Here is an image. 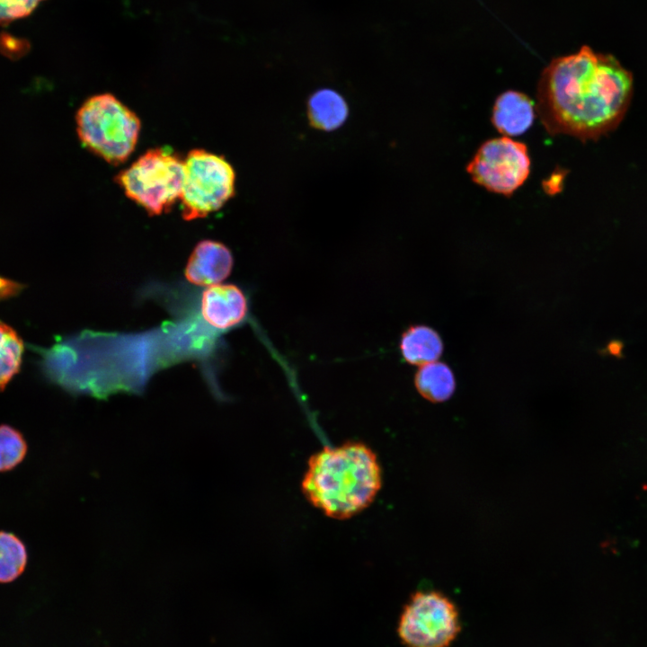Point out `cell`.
Listing matches in <instances>:
<instances>
[{
	"label": "cell",
	"mask_w": 647,
	"mask_h": 647,
	"mask_svg": "<svg viewBox=\"0 0 647 647\" xmlns=\"http://www.w3.org/2000/svg\"><path fill=\"white\" fill-rule=\"evenodd\" d=\"M633 75L612 55L583 46L541 74L537 111L546 130L597 139L617 127L633 94Z\"/></svg>",
	"instance_id": "obj_1"
},
{
	"label": "cell",
	"mask_w": 647,
	"mask_h": 647,
	"mask_svg": "<svg viewBox=\"0 0 647 647\" xmlns=\"http://www.w3.org/2000/svg\"><path fill=\"white\" fill-rule=\"evenodd\" d=\"M381 484V468L373 450L360 442H347L310 457L302 492L326 516L346 519L368 507Z\"/></svg>",
	"instance_id": "obj_2"
},
{
	"label": "cell",
	"mask_w": 647,
	"mask_h": 647,
	"mask_svg": "<svg viewBox=\"0 0 647 647\" xmlns=\"http://www.w3.org/2000/svg\"><path fill=\"white\" fill-rule=\"evenodd\" d=\"M75 123L82 145L113 165L133 153L141 128L137 114L109 93L87 98L76 111Z\"/></svg>",
	"instance_id": "obj_3"
},
{
	"label": "cell",
	"mask_w": 647,
	"mask_h": 647,
	"mask_svg": "<svg viewBox=\"0 0 647 647\" xmlns=\"http://www.w3.org/2000/svg\"><path fill=\"white\" fill-rule=\"evenodd\" d=\"M115 181L149 216H159L180 199L183 159L167 146L151 148L120 171Z\"/></svg>",
	"instance_id": "obj_4"
},
{
	"label": "cell",
	"mask_w": 647,
	"mask_h": 647,
	"mask_svg": "<svg viewBox=\"0 0 647 647\" xmlns=\"http://www.w3.org/2000/svg\"><path fill=\"white\" fill-rule=\"evenodd\" d=\"M235 172L222 155L201 148L191 150L183 159L180 200L186 221L203 218L220 209L234 195Z\"/></svg>",
	"instance_id": "obj_5"
},
{
	"label": "cell",
	"mask_w": 647,
	"mask_h": 647,
	"mask_svg": "<svg viewBox=\"0 0 647 647\" xmlns=\"http://www.w3.org/2000/svg\"><path fill=\"white\" fill-rule=\"evenodd\" d=\"M461 631L456 605L438 590H418L403 607L397 634L405 647H449Z\"/></svg>",
	"instance_id": "obj_6"
},
{
	"label": "cell",
	"mask_w": 647,
	"mask_h": 647,
	"mask_svg": "<svg viewBox=\"0 0 647 647\" xmlns=\"http://www.w3.org/2000/svg\"><path fill=\"white\" fill-rule=\"evenodd\" d=\"M472 180L499 194L510 196L527 180L530 159L526 145L507 137L484 142L467 164Z\"/></svg>",
	"instance_id": "obj_7"
},
{
	"label": "cell",
	"mask_w": 647,
	"mask_h": 647,
	"mask_svg": "<svg viewBox=\"0 0 647 647\" xmlns=\"http://www.w3.org/2000/svg\"><path fill=\"white\" fill-rule=\"evenodd\" d=\"M234 259L231 251L214 240L199 242L191 253L185 270L186 279L199 287L219 284L231 273Z\"/></svg>",
	"instance_id": "obj_8"
},
{
	"label": "cell",
	"mask_w": 647,
	"mask_h": 647,
	"mask_svg": "<svg viewBox=\"0 0 647 647\" xmlns=\"http://www.w3.org/2000/svg\"><path fill=\"white\" fill-rule=\"evenodd\" d=\"M200 311L207 324L223 331L237 325L245 318L247 302L237 286L219 283L203 290Z\"/></svg>",
	"instance_id": "obj_9"
},
{
	"label": "cell",
	"mask_w": 647,
	"mask_h": 647,
	"mask_svg": "<svg viewBox=\"0 0 647 647\" xmlns=\"http://www.w3.org/2000/svg\"><path fill=\"white\" fill-rule=\"evenodd\" d=\"M535 119L534 103L524 93L508 91L496 100L492 122L506 136H518L527 131Z\"/></svg>",
	"instance_id": "obj_10"
},
{
	"label": "cell",
	"mask_w": 647,
	"mask_h": 647,
	"mask_svg": "<svg viewBox=\"0 0 647 647\" xmlns=\"http://www.w3.org/2000/svg\"><path fill=\"white\" fill-rule=\"evenodd\" d=\"M306 112L309 124L314 129L332 131L346 121L349 106L338 92L323 88L309 97Z\"/></svg>",
	"instance_id": "obj_11"
},
{
	"label": "cell",
	"mask_w": 647,
	"mask_h": 647,
	"mask_svg": "<svg viewBox=\"0 0 647 647\" xmlns=\"http://www.w3.org/2000/svg\"><path fill=\"white\" fill-rule=\"evenodd\" d=\"M400 350L408 363L423 366L437 361L443 352V342L434 329L413 325L403 333Z\"/></svg>",
	"instance_id": "obj_12"
},
{
	"label": "cell",
	"mask_w": 647,
	"mask_h": 647,
	"mask_svg": "<svg viewBox=\"0 0 647 647\" xmlns=\"http://www.w3.org/2000/svg\"><path fill=\"white\" fill-rule=\"evenodd\" d=\"M414 384L419 394L431 403L448 400L456 388L452 370L447 364L438 361L421 366L416 372Z\"/></svg>",
	"instance_id": "obj_13"
},
{
	"label": "cell",
	"mask_w": 647,
	"mask_h": 647,
	"mask_svg": "<svg viewBox=\"0 0 647 647\" xmlns=\"http://www.w3.org/2000/svg\"><path fill=\"white\" fill-rule=\"evenodd\" d=\"M27 562V550L20 537L0 531V583L15 581L24 572Z\"/></svg>",
	"instance_id": "obj_14"
},
{
	"label": "cell",
	"mask_w": 647,
	"mask_h": 647,
	"mask_svg": "<svg viewBox=\"0 0 647 647\" xmlns=\"http://www.w3.org/2000/svg\"><path fill=\"white\" fill-rule=\"evenodd\" d=\"M23 353V343L17 332L0 321V391L18 373Z\"/></svg>",
	"instance_id": "obj_15"
},
{
	"label": "cell",
	"mask_w": 647,
	"mask_h": 647,
	"mask_svg": "<svg viewBox=\"0 0 647 647\" xmlns=\"http://www.w3.org/2000/svg\"><path fill=\"white\" fill-rule=\"evenodd\" d=\"M28 450L23 435L9 425H0V473L20 465Z\"/></svg>",
	"instance_id": "obj_16"
},
{
	"label": "cell",
	"mask_w": 647,
	"mask_h": 647,
	"mask_svg": "<svg viewBox=\"0 0 647 647\" xmlns=\"http://www.w3.org/2000/svg\"><path fill=\"white\" fill-rule=\"evenodd\" d=\"M43 0H0V25L29 15Z\"/></svg>",
	"instance_id": "obj_17"
}]
</instances>
